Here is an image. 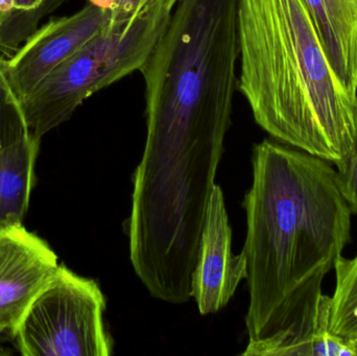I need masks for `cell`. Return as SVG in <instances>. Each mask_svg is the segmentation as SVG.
<instances>
[{
  "label": "cell",
  "instance_id": "cell-1",
  "mask_svg": "<svg viewBox=\"0 0 357 356\" xmlns=\"http://www.w3.org/2000/svg\"><path fill=\"white\" fill-rule=\"evenodd\" d=\"M243 201L250 302L245 356H333L322 293L351 238V211L327 161L270 140L254 146Z\"/></svg>",
  "mask_w": 357,
  "mask_h": 356
},
{
  "label": "cell",
  "instance_id": "cell-2",
  "mask_svg": "<svg viewBox=\"0 0 357 356\" xmlns=\"http://www.w3.org/2000/svg\"><path fill=\"white\" fill-rule=\"evenodd\" d=\"M238 87L272 137L340 167L357 137V94L333 69L305 0H239Z\"/></svg>",
  "mask_w": 357,
  "mask_h": 356
},
{
  "label": "cell",
  "instance_id": "cell-3",
  "mask_svg": "<svg viewBox=\"0 0 357 356\" xmlns=\"http://www.w3.org/2000/svg\"><path fill=\"white\" fill-rule=\"evenodd\" d=\"M239 0H181L140 71L144 154L186 162L220 157L238 85Z\"/></svg>",
  "mask_w": 357,
  "mask_h": 356
},
{
  "label": "cell",
  "instance_id": "cell-4",
  "mask_svg": "<svg viewBox=\"0 0 357 356\" xmlns=\"http://www.w3.org/2000/svg\"><path fill=\"white\" fill-rule=\"evenodd\" d=\"M178 0H152L131 26L102 29L21 100L27 131L42 139L90 96L140 70L167 29Z\"/></svg>",
  "mask_w": 357,
  "mask_h": 356
},
{
  "label": "cell",
  "instance_id": "cell-5",
  "mask_svg": "<svg viewBox=\"0 0 357 356\" xmlns=\"http://www.w3.org/2000/svg\"><path fill=\"white\" fill-rule=\"evenodd\" d=\"M106 300L93 280L59 265L13 330L23 356H108Z\"/></svg>",
  "mask_w": 357,
  "mask_h": 356
},
{
  "label": "cell",
  "instance_id": "cell-6",
  "mask_svg": "<svg viewBox=\"0 0 357 356\" xmlns=\"http://www.w3.org/2000/svg\"><path fill=\"white\" fill-rule=\"evenodd\" d=\"M108 23V10L88 2L70 16L52 19L37 29L10 58L6 72L19 100L56 67L81 49Z\"/></svg>",
  "mask_w": 357,
  "mask_h": 356
},
{
  "label": "cell",
  "instance_id": "cell-7",
  "mask_svg": "<svg viewBox=\"0 0 357 356\" xmlns=\"http://www.w3.org/2000/svg\"><path fill=\"white\" fill-rule=\"evenodd\" d=\"M248 278L247 258L232 253V230L224 194L215 184L208 202L202 230L197 263L191 276V298L201 315L224 309Z\"/></svg>",
  "mask_w": 357,
  "mask_h": 356
},
{
  "label": "cell",
  "instance_id": "cell-8",
  "mask_svg": "<svg viewBox=\"0 0 357 356\" xmlns=\"http://www.w3.org/2000/svg\"><path fill=\"white\" fill-rule=\"evenodd\" d=\"M59 265L47 242L23 224L0 226V332L12 334Z\"/></svg>",
  "mask_w": 357,
  "mask_h": 356
},
{
  "label": "cell",
  "instance_id": "cell-9",
  "mask_svg": "<svg viewBox=\"0 0 357 356\" xmlns=\"http://www.w3.org/2000/svg\"><path fill=\"white\" fill-rule=\"evenodd\" d=\"M329 61L357 94V0H305Z\"/></svg>",
  "mask_w": 357,
  "mask_h": 356
},
{
  "label": "cell",
  "instance_id": "cell-10",
  "mask_svg": "<svg viewBox=\"0 0 357 356\" xmlns=\"http://www.w3.org/2000/svg\"><path fill=\"white\" fill-rule=\"evenodd\" d=\"M41 140L29 131L0 148V226L22 224L35 184Z\"/></svg>",
  "mask_w": 357,
  "mask_h": 356
},
{
  "label": "cell",
  "instance_id": "cell-11",
  "mask_svg": "<svg viewBox=\"0 0 357 356\" xmlns=\"http://www.w3.org/2000/svg\"><path fill=\"white\" fill-rule=\"evenodd\" d=\"M68 0H0V52L10 58L40 23Z\"/></svg>",
  "mask_w": 357,
  "mask_h": 356
},
{
  "label": "cell",
  "instance_id": "cell-12",
  "mask_svg": "<svg viewBox=\"0 0 357 356\" xmlns=\"http://www.w3.org/2000/svg\"><path fill=\"white\" fill-rule=\"evenodd\" d=\"M337 286L331 297V324L333 336L350 344L357 339V255L335 261Z\"/></svg>",
  "mask_w": 357,
  "mask_h": 356
},
{
  "label": "cell",
  "instance_id": "cell-13",
  "mask_svg": "<svg viewBox=\"0 0 357 356\" xmlns=\"http://www.w3.org/2000/svg\"><path fill=\"white\" fill-rule=\"evenodd\" d=\"M25 131L21 102L6 72V59L0 58V148Z\"/></svg>",
  "mask_w": 357,
  "mask_h": 356
},
{
  "label": "cell",
  "instance_id": "cell-14",
  "mask_svg": "<svg viewBox=\"0 0 357 356\" xmlns=\"http://www.w3.org/2000/svg\"><path fill=\"white\" fill-rule=\"evenodd\" d=\"M152 0H114L108 10L106 31H121L133 24L138 15Z\"/></svg>",
  "mask_w": 357,
  "mask_h": 356
},
{
  "label": "cell",
  "instance_id": "cell-15",
  "mask_svg": "<svg viewBox=\"0 0 357 356\" xmlns=\"http://www.w3.org/2000/svg\"><path fill=\"white\" fill-rule=\"evenodd\" d=\"M340 189L352 215H357V137L354 152L343 165L337 167Z\"/></svg>",
  "mask_w": 357,
  "mask_h": 356
},
{
  "label": "cell",
  "instance_id": "cell-16",
  "mask_svg": "<svg viewBox=\"0 0 357 356\" xmlns=\"http://www.w3.org/2000/svg\"><path fill=\"white\" fill-rule=\"evenodd\" d=\"M88 2H89V3L94 4V6H100V8L109 10V8L112 6L114 0H88Z\"/></svg>",
  "mask_w": 357,
  "mask_h": 356
},
{
  "label": "cell",
  "instance_id": "cell-17",
  "mask_svg": "<svg viewBox=\"0 0 357 356\" xmlns=\"http://www.w3.org/2000/svg\"><path fill=\"white\" fill-rule=\"evenodd\" d=\"M350 347H351L352 353H354V356H357V339L354 342L350 343Z\"/></svg>",
  "mask_w": 357,
  "mask_h": 356
},
{
  "label": "cell",
  "instance_id": "cell-18",
  "mask_svg": "<svg viewBox=\"0 0 357 356\" xmlns=\"http://www.w3.org/2000/svg\"><path fill=\"white\" fill-rule=\"evenodd\" d=\"M0 25H1V12H0Z\"/></svg>",
  "mask_w": 357,
  "mask_h": 356
},
{
  "label": "cell",
  "instance_id": "cell-19",
  "mask_svg": "<svg viewBox=\"0 0 357 356\" xmlns=\"http://www.w3.org/2000/svg\"><path fill=\"white\" fill-rule=\"evenodd\" d=\"M178 2H180V1H181V0H178Z\"/></svg>",
  "mask_w": 357,
  "mask_h": 356
}]
</instances>
